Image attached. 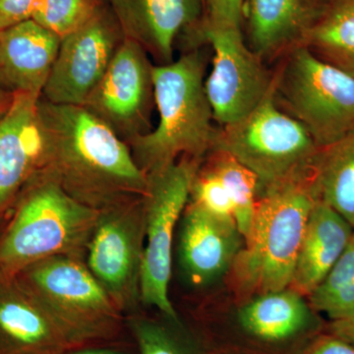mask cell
<instances>
[{
	"mask_svg": "<svg viewBox=\"0 0 354 354\" xmlns=\"http://www.w3.org/2000/svg\"><path fill=\"white\" fill-rule=\"evenodd\" d=\"M39 106L46 139L43 172L70 196L101 211L146 194L148 176L108 125L84 106L41 97Z\"/></svg>",
	"mask_w": 354,
	"mask_h": 354,
	"instance_id": "cell-1",
	"label": "cell"
},
{
	"mask_svg": "<svg viewBox=\"0 0 354 354\" xmlns=\"http://www.w3.org/2000/svg\"><path fill=\"white\" fill-rule=\"evenodd\" d=\"M205 67L204 55L198 50L169 64L153 65L158 123L128 143L147 174L183 157L204 160L211 152L216 128L205 91Z\"/></svg>",
	"mask_w": 354,
	"mask_h": 354,
	"instance_id": "cell-2",
	"label": "cell"
},
{
	"mask_svg": "<svg viewBox=\"0 0 354 354\" xmlns=\"http://www.w3.org/2000/svg\"><path fill=\"white\" fill-rule=\"evenodd\" d=\"M0 230V271L15 274L55 256L85 259L100 211L70 196L41 171L23 188Z\"/></svg>",
	"mask_w": 354,
	"mask_h": 354,
	"instance_id": "cell-3",
	"label": "cell"
},
{
	"mask_svg": "<svg viewBox=\"0 0 354 354\" xmlns=\"http://www.w3.org/2000/svg\"><path fill=\"white\" fill-rule=\"evenodd\" d=\"M311 177L260 195L252 227L232 267L242 297L290 288L310 212L317 201Z\"/></svg>",
	"mask_w": 354,
	"mask_h": 354,
	"instance_id": "cell-4",
	"label": "cell"
},
{
	"mask_svg": "<svg viewBox=\"0 0 354 354\" xmlns=\"http://www.w3.org/2000/svg\"><path fill=\"white\" fill-rule=\"evenodd\" d=\"M14 276L78 348L104 346L120 335L124 314L93 276L84 258H46Z\"/></svg>",
	"mask_w": 354,
	"mask_h": 354,
	"instance_id": "cell-5",
	"label": "cell"
},
{
	"mask_svg": "<svg viewBox=\"0 0 354 354\" xmlns=\"http://www.w3.org/2000/svg\"><path fill=\"white\" fill-rule=\"evenodd\" d=\"M319 150L304 125L279 108L274 86L246 118L216 129L212 148L228 153L250 169L259 179L261 194L311 177Z\"/></svg>",
	"mask_w": 354,
	"mask_h": 354,
	"instance_id": "cell-6",
	"label": "cell"
},
{
	"mask_svg": "<svg viewBox=\"0 0 354 354\" xmlns=\"http://www.w3.org/2000/svg\"><path fill=\"white\" fill-rule=\"evenodd\" d=\"M277 104L301 123L320 148L354 130V76L323 62L304 46L274 71Z\"/></svg>",
	"mask_w": 354,
	"mask_h": 354,
	"instance_id": "cell-7",
	"label": "cell"
},
{
	"mask_svg": "<svg viewBox=\"0 0 354 354\" xmlns=\"http://www.w3.org/2000/svg\"><path fill=\"white\" fill-rule=\"evenodd\" d=\"M203 160L183 157L150 172L143 196L145 249L142 265L141 302L178 322L169 295L172 243L177 223L189 201L191 186Z\"/></svg>",
	"mask_w": 354,
	"mask_h": 354,
	"instance_id": "cell-8",
	"label": "cell"
},
{
	"mask_svg": "<svg viewBox=\"0 0 354 354\" xmlns=\"http://www.w3.org/2000/svg\"><path fill=\"white\" fill-rule=\"evenodd\" d=\"M145 249L143 197L100 211L86 249V265L123 314L141 302Z\"/></svg>",
	"mask_w": 354,
	"mask_h": 354,
	"instance_id": "cell-9",
	"label": "cell"
},
{
	"mask_svg": "<svg viewBox=\"0 0 354 354\" xmlns=\"http://www.w3.org/2000/svg\"><path fill=\"white\" fill-rule=\"evenodd\" d=\"M198 38L214 51L205 91L218 127L239 122L257 108L274 86V72L247 46L242 30L205 29Z\"/></svg>",
	"mask_w": 354,
	"mask_h": 354,
	"instance_id": "cell-10",
	"label": "cell"
},
{
	"mask_svg": "<svg viewBox=\"0 0 354 354\" xmlns=\"http://www.w3.org/2000/svg\"><path fill=\"white\" fill-rule=\"evenodd\" d=\"M153 65L145 48L124 37L84 108L129 143L150 132L155 104Z\"/></svg>",
	"mask_w": 354,
	"mask_h": 354,
	"instance_id": "cell-11",
	"label": "cell"
},
{
	"mask_svg": "<svg viewBox=\"0 0 354 354\" xmlns=\"http://www.w3.org/2000/svg\"><path fill=\"white\" fill-rule=\"evenodd\" d=\"M124 37L116 17L100 7L86 24L60 41L41 97L53 104L83 106Z\"/></svg>",
	"mask_w": 354,
	"mask_h": 354,
	"instance_id": "cell-12",
	"label": "cell"
},
{
	"mask_svg": "<svg viewBox=\"0 0 354 354\" xmlns=\"http://www.w3.org/2000/svg\"><path fill=\"white\" fill-rule=\"evenodd\" d=\"M39 99L15 94L10 108L0 118V218L46 165V139Z\"/></svg>",
	"mask_w": 354,
	"mask_h": 354,
	"instance_id": "cell-13",
	"label": "cell"
},
{
	"mask_svg": "<svg viewBox=\"0 0 354 354\" xmlns=\"http://www.w3.org/2000/svg\"><path fill=\"white\" fill-rule=\"evenodd\" d=\"M179 232V263L194 286L208 285L232 270L243 247L234 218L211 213L188 201Z\"/></svg>",
	"mask_w": 354,
	"mask_h": 354,
	"instance_id": "cell-14",
	"label": "cell"
},
{
	"mask_svg": "<svg viewBox=\"0 0 354 354\" xmlns=\"http://www.w3.org/2000/svg\"><path fill=\"white\" fill-rule=\"evenodd\" d=\"M77 348L17 278L0 271V354H64Z\"/></svg>",
	"mask_w": 354,
	"mask_h": 354,
	"instance_id": "cell-15",
	"label": "cell"
},
{
	"mask_svg": "<svg viewBox=\"0 0 354 354\" xmlns=\"http://www.w3.org/2000/svg\"><path fill=\"white\" fill-rule=\"evenodd\" d=\"M123 34L138 41L158 64L174 62L179 32L197 28L204 14V0H113Z\"/></svg>",
	"mask_w": 354,
	"mask_h": 354,
	"instance_id": "cell-16",
	"label": "cell"
},
{
	"mask_svg": "<svg viewBox=\"0 0 354 354\" xmlns=\"http://www.w3.org/2000/svg\"><path fill=\"white\" fill-rule=\"evenodd\" d=\"M321 4L322 0H244L247 46L266 64L281 59L301 46Z\"/></svg>",
	"mask_w": 354,
	"mask_h": 354,
	"instance_id": "cell-17",
	"label": "cell"
},
{
	"mask_svg": "<svg viewBox=\"0 0 354 354\" xmlns=\"http://www.w3.org/2000/svg\"><path fill=\"white\" fill-rule=\"evenodd\" d=\"M62 39L30 19L0 31V83L14 94L41 97Z\"/></svg>",
	"mask_w": 354,
	"mask_h": 354,
	"instance_id": "cell-18",
	"label": "cell"
},
{
	"mask_svg": "<svg viewBox=\"0 0 354 354\" xmlns=\"http://www.w3.org/2000/svg\"><path fill=\"white\" fill-rule=\"evenodd\" d=\"M353 234L348 221L317 200L307 221L290 288L308 297L328 276Z\"/></svg>",
	"mask_w": 354,
	"mask_h": 354,
	"instance_id": "cell-19",
	"label": "cell"
},
{
	"mask_svg": "<svg viewBox=\"0 0 354 354\" xmlns=\"http://www.w3.org/2000/svg\"><path fill=\"white\" fill-rule=\"evenodd\" d=\"M292 288L259 295L239 311V322L248 334L266 342L290 339L309 327L311 306Z\"/></svg>",
	"mask_w": 354,
	"mask_h": 354,
	"instance_id": "cell-20",
	"label": "cell"
},
{
	"mask_svg": "<svg viewBox=\"0 0 354 354\" xmlns=\"http://www.w3.org/2000/svg\"><path fill=\"white\" fill-rule=\"evenodd\" d=\"M317 199L354 228V130L317 153L311 171Z\"/></svg>",
	"mask_w": 354,
	"mask_h": 354,
	"instance_id": "cell-21",
	"label": "cell"
},
{
	"mask_svg": "<svg viewBox=\"0 0 354 354\" xmlns=\"http://www.w3.org/2000/svg\"><path fill=\"white\" fill-rule=\"evenodd\" d=\"M301 46L354 76V0H322Z\"/></svg>",
	"mask_w": 354,
	"mask_h": 354,
	"instance_id": "cell-22",
	"label": "cell"
},
{
	"mask_svg": "<svg viewBox=\"0 0 354 354\" xmlns=\"http://www.w3.org/2000/svg\"><path fill=\"white\" fill-rule=\"evenodd\" d=\"M207 165L227 191L234 205V220L245 239L252 227L256 207L261 194L259 179L234 158L221 151H211Z\"/></svg>",
	"mask_w": 354,
	"mask_h": 354,
	"instance_id": "cell-23",
	"label": "cell"
},
{
	"mask_svg": "<svg viewBox=\"0 0 354 354\" xmlns=\"http://www.w3.org/2000/svg\"><path fill=\"white\" fill-rule=\"evenodd\" d=\"M312 309L335 321L354 311V234L322 283L308 297Z\"/></svg>",
	"mask_w": 354,
	"mask_h": 354,
	"instance_id": "cell-24",
	"label": "cell"
},
{
	"mask_svg": "<svg viewBox=\"0 0 354 354\" xmlns=\"http://www.w3.org/2000/svg\"><path fill=\"white\" fill-rule=\"evenodd\" d=\"M100 7L97 0H39L32 19L62 39L86 24Z\"/></svg>",
	"mask_w": 354,
	"mask_h": 354,
	"instance_id": "cell-25",
	"label": "cell"
},
{
	"mask_svg": "<svg viewBox=\"0 0 354 354\" xmlns=\"http://www.w3.org/2000/svg\"><path fill=\"white\" fill-rule=\"evenodd\" d=\"M127 322L140 354H190L171 330L160 323L133 314Z\"/></svg>",
	"mask_w": 354,
	"mask_h": 354,
	"instance_id": "cell-26",
	"label": "cell"
},
{
	"mask_svg": "<svg viewBox=\"0 0 354 354\" xmlns=\"http://www.w3.org/2000/svg\"><path fill=\"white\" fill-rule=\"evenodd\" d=\"M189 201L216 215L234 218V205L227 191L215 172L203 162L191 186Z\"/></svg>",
	"mask_w": 354,
	"mask_h": 354,
	"instance_id": "cell-27",
	"label": "cell"
},
{
	"mask_svg": "<svg viewBox=\"0 0 354 354\" xmlns=\"http://www.w3.org/2000/svg\"><path fill=\"white\" fill-rule=\"evenodd\" d=\"M244 0H204V14L197 32L205 29L241 30Z\"/></svg>",
	"mask_w": 354,
	"mask_h": 354,
	"instance_id": "cell-28",
	"label": "cell"
},
{
	"mask_svg": "<svg viewBox=\"0 0 354 354\" xmlns=\"http://www.w3.org/2000/svg\"><path fill=\"white\" fill-rule=\"evenodd\" d=\"M39 0H0V31L32 19Z\"/></svg>",
	"mask_w": 354,
	"mask_h": 354,
	"instance_id": "cell-29",
	"label": "cell"
},
{
	"mask_svg": "<svg viewBox=\"0 0 354 354\" xmlns=\"http://www.w3.org/2000/svg\"><path fill=\"white\" fill-rule=\"evenodd\" d=\"M304 354H354V346L330 333L317 337Z\"/></svg>",
	"mask_w": 354,
	"mask_h": 354,
	"instance_id": "cell-30",
	"label": "cell"
},
{
	"mask_svg": "<svg viewBox=\"0 0 354 354\" xmlns=\"http://www.w3.org/2000/svg\"><path fill=\"white\" fill-rule=\"evenodd\" d=\"M330 333L354 346V311L344 318L332 321Z\"/></svg>",
	"mask_w": 354,
	"mask_h": 354,
	"instance_id": "cell-31",
	"label": "cell"
},
{
	"mask_svg": "<svg viewBox=\"0 0 354 354\" xmlns=\"http://www.w3.org/2000/svg\"><path fill=\"white\" fill-rule=\"evenodd\" d=\"M64 354H128L118 348L106 346H87V348L73 349Z\"/></svg>",
	"mask_w": 354,
	"mask_h": 354,
	"instance_id": "cell-32",
	"label": "cell"
},
{
	"mask_svg": "<svg viewBox=\"0 0 354 354\" xmlns=\"http://www.w3.org/2000/svg\"><path fill=\"white\" fill-rule=\"evenodd\" d=\"M14 93L0 83V118L7 113L14 100Z\"/></svg>",
	"mask_w": 354,
	"mask_h": 354,
	"instance_id": "cell-33",
	"label": "cell"
},
{
	"mask_svg": "<svg viewBox=\"0 0 354 354\" xmlns=\"http://www.w3.org/2000/svg\"><path fill=\"white\" fill-rule=\"evenodd\" d=\"M111 1H113V0H111Z\"/></svg>",
	"mask_w": 354,
	"mask_h": 354,
	"instance_id": "cell-34",
	"label": "cell"
}]
</instances>
